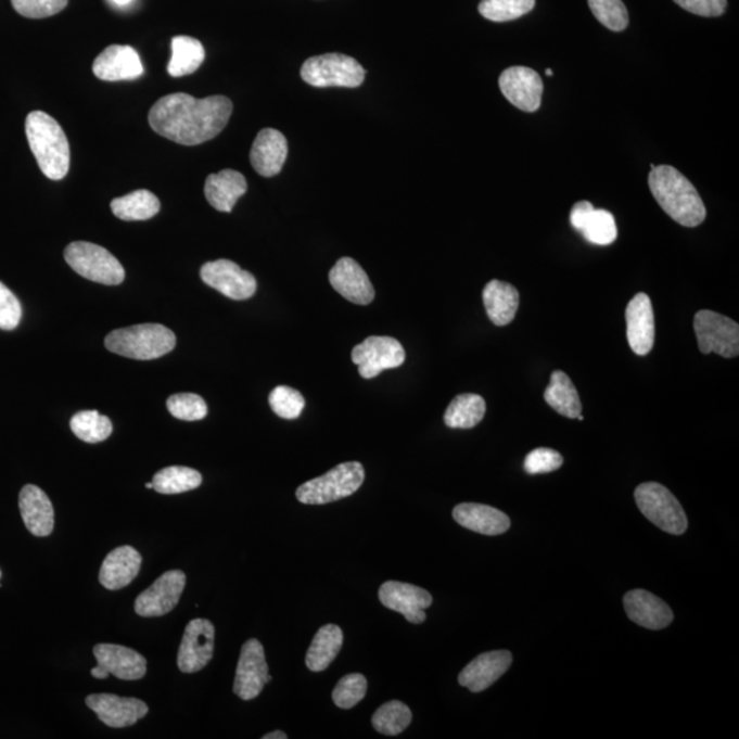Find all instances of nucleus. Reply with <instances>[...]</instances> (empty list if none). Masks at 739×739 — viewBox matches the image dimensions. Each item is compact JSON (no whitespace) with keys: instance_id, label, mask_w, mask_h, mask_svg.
<instances>
[{"instance_id":"obj_47","label":"nucleus","mask_w":739,"mask_h":739,"mask_svg":"<svg viewBox=\"0 0 739 739\" xmlns=\"http://www.w3.org/2000/svg\"><path fill=\"white\" fill-rule=\"evenodd\" d=\"M674 2L701 17H721L727 8V0H674Z\"/></svg>"},{"instance_id":"obj_5","label":"nucleus","mask_w":739,"mask_h":739,"mask_svg":"<svg viewBox=\"0 0 739 739\" xmlns=\"http://www.w3.org/2000/svg\"><path fill=\"white\" fill-rule=\"evenodd\" d=\"M365 481V469L359 461L335 466L327 474L304 482L297 487L296 497L303 505L322 506L345 499L359 490Z\"/></svg>"},{"instance_id":"obj_35","label":"nucleus","mask_w":739,"mask_h":739,"mask_svg":"<svg viewBox=\"0 0 739 739\" xmlns=\"http://www.w3.org/2000/svg\"><path fill=\"white\" fill-rule=\"evenodd\" d=\"M202 474L199 471L183 468V466H170L158 471L152 479L154 490L161 495H178L202 485Z\"/></svg>"},{"instance_id":"obj_17","label":"nucleus","mask_w":739,"mask_h":739,"mask_svg":"<svg viewBox=\"0 0 739 739\" xmlns=\"http://www.w3.org/2000/svg\"><path fill=\"white\" fill-rule=\"evenodd\" d=\"M382 606L402 613L412 625L426 621V608L432 606L433 597L428 590L405 582L387 581L379 591Z\"/></svg>"},{"instance_id":"obj_37","label":"nucleus","mask_w":739,"mask_h":739,"mask_svg":"<svg viewBox=\"0 0 739 739\" xmlns=\"http://www.w3.org/2000/svg\"><path fill=\"white\" fill-rule=\"evenodd\" d=\"M412 721L410 708L402 701H390L377 710L373 726L377 731L385 736H397L406 730Z\"/></svg>"},{"instance_id":"obj_36","label":"nucleus","mask_w":739,"mask_h":739,"mask_svg":"<svg viewBox=\"0 0 739 739\" xmlns=\"http://www.w3.org/2000/svg\"><path fill=\"white\" fill-rule=\"evenodd\" d=\"M71 429L81 442L98 444L112 436L113 423L98 411H81L72 418Z\"/></svg>"},{"instance_id":"obj_38","label":"nucleus","mask_w":739,"mask_h":739,"mask_svg":"<svg viewBox=\"0 0 739 739\" xmlns=\"http://www.w3.org/2000/svg\"><path fill=\"white\" fill-rule=\"evenodd\" d=\"M536 7V0H482L479 12L493 23H507L523 17Z\"/></svg>"},{"instance_id":"obj_1","label":"nucleus","mask_w":739,"mask_h":739,"mask_svg":"<svg viewBox=\"0 0 739 739\" xmlns=\"http://www.w3.org/2000/svg\"><path fill=\"white\" fill-rule=\"evenodd\" d=\"M233 112L229 98L195 99L170 93L152 106L149 123L156 133L181 145H199L222 132Z\"/></svg>"},{"instance_id":"obj_27","label":"nucleus","mask_w":739,"mask_h":739,"mask_svg":"<svg viewBox=\"0 0 739 739\" xmlns=\"http://www.w3.org/2000/svg\"><path fill=\"white\" fill-rule=\"evenodd\" d=\"M141 568V555L132 547L115 548L102 564L99 581L109 590H119L128 586Z\"/></svg>"},{"instance_id":"obj_13","label":"nucleus","mask_w":739,"mask_h":739,"mask_svg":"<svg viewBox=\"0 0 739 739\" xmlns=\"http://www.w3.org/2000/svg\"><path fill=\"white\" fill-rule=\"evenodd\" d=\"M98 665L91 670L97 679H107L109 675L123 680H138L146 673V660L133 649L114 644H98L93 647Z\"/></svg>"},{"instance_id":"obj_3","label":"nucleus","mask_w":739,"mask_h":739,"mask_svg":"<svg viewBox=\"0 0 739 739\" xmlns=\"http://www.w3.org/2000/svg\"><path fill=\"white\" fill-rule=\"evenodd\" d=\"M25 133L43 175L54 181L65 178L69 173L71 145L61 125L49 114L33 112L26 117Z\"/></svg>"},{"instance_id":"obj_32","label":"nucleus","mask_w":739,"mask_h":739,"mask_svg":"<svg viewBox=\"0 0 739 739\" xmlns=\"http://www.w3.org/2000/svg\"><path fill=\"white\" fill-rule=\"evenodd\" d=\"M206 51L198 39L190 36H176L171 40V58L167 73L171 77L192 75L202 66Z\"/></svg>"},{"instance_id":"obj_11","label":"nucleus","mask_w":739,"mask_h":739,"mask_svg":"<svg viewBox=\"0 0 739 739\" xmlns=\"http://www.w3.org/2000/svg\"><path fill=\"white\" fill-rule=\"evenodd\" d=\"M270 680L264 645L258 639H249L241 648L233 685L234 695L244 701L254 700Z\"/></svg>"},{"instance_id":"obj_39","label":"nucleus","mask_w":739,"mask_h":739,"mask_svg":"<svg viewBox=\"0 0 739 739\" xmlns=\"http://www.w3.org/2000/svg\"><path fill=\"white\" fill-rule=\"evenodd\" d=\"M584 238L591 244L610 245L617 238L615 218L607 209H594L581 229Z\"/></svg>"},{"instance_id":"obj_40","label":"nucleus","mask_w":739,"mask_h":739,"mask_svg":"<svg viewBox=\"0 0 739 739\" xmlns=\"http://www.w3.org/2000/svg\"><path fill=\"white\" fill-rule=\"evenodd\" d=\"M591 13L606 28L622 33L628 25V12L622 0H588Z\"/></svg>"},{"instance_id":"obj_7","label":"nucleus","mask_w":739,"mask_h":739,"mask_svg":"<svg viewBox=\"0 0 739 739\" xmlns=\"http://www.w3.org/2000/svg\"><path fill=\"white\" fill-rule=\"evenodd\" d=\"M65 259L77 275L99 284L119 285L125 279L123 265L101 245L76 241L66 246Z\"/></svg>"},{"instance_id":"obj_52","label":"nucleus","mask_w":739,"mask_h":739,"mask_svg":"<svg viewBox=\"0 0 739 739\" xmlns=\"http://www.w3.org/2000/svg\"><path fill=\"white\" fill-rule=\"evenodd\" d=\"M547 76H549V77H552V76H553L552 69H547Z\"/></svg>"},{"instance_id":"obj_18","label":"nucleus","mask_w":739,"mask_h":739,"mask_svg":"<svg viewBox=\"0 0 739 739\" xmlns=\"http://www.w3.org/2000/svg\"><path fill=\"white\" fill-rule=\"evenodd\" d=\"M86 702L89 710L95 712L104 725L113 728L133 726L149 714L145 702L132 697L91 695L87 697Z\"/></svg>"},{"instance_id":"obj_2","label":"nucleus","mask_w":739,"mask_h":739,"mask_svg":"<svg viewBox=\"0 0 739 739\" xmlns=\"http://www.w3.org/2000/svg\"><path fill=\"white\" fill-rule=\"evenodd\" d=\"M649 188L668 217L686 228L699 227L706 208L696 187L673 166H658L649 175Z\"/></svg>"},{"instance_id":"obj_50","label":"nucleus","mask_w":739,"mask_h":739,"mask_svg":"<svg viewBox=\"0 0 739 739\" xmlns=\"http://www.w3.org/2000/svg\"><path fill=\"white\" fill-rule=\"evenodd\" d=\"M112 2L118 4V7H127L132 0H112Z\"/></svg>"},{"instance_id":"obj_20","label":"nucleus","mask_w":739,"mask_h":739,"mask_svg":"<svg viewBox=\"0 0 739 739\" xmlns=\"http://www.w3.org/2000/svg\"><path fill=\"white\" fill-rule=\"evenodd\" d=\"M627 342L634 354L647 356L654 345V314L647 293H637L626 308Z\"/></svg>"},{"instance_id":"obj_34","label":"nucleus","mask_w":739,"mask_h":739,"mask_svg":"<svg viewBox=\"0 0 739 739\" xmlns=\"http://www.w3.org/2000/svg\"><path fill=\"white\" fill-rule=\"evenodd\" d=\"M486 403L475 393L456 396L444 413V422L450 429H473L484 419Z\"/></svg>"},{"instance_id":"obj_24","label":"nucleus","mask_w":739,"mask_h":739,"mask_svg":"<svg viewBox=\"0 0 739 739\" xmlns=\"http://www.w3.org/2000/svg\"><path fill=\"white\" fill-rule=\"evenodd\" d=\"M288 141L277 129H262L251 150L250 160L258 175L275 177L285 165Z\"/></svg>"},{"instance_id":"obj_15","label":"nucleus","mask_w":739,"mask_h":739,"mask_svg":"<svg viewBox=\"0 0 739 739\" xmlns=\"http://www.w3.org/2000/svg\"><path fill=\"white\" fill-rule=\"evenodd\" d=\"M215 628L207 620H193L183 632L180 649H178V668L186 674L198 673L213 659Z\"/></svg>"},{"instance_id":"obj_51","label":"nucleus","mask_w":739,"mask_h":739,"mask_svg":"<svg viewBox=\"0 0 739 739\" xmlns=\"http://www.w3.org/2000/svg\"><path fill=\"white\" fill-rule=\"evenodd\" d=\"M146 489H154V484L152 482H149V484H145Z\"/></svg>"},{"instance_id":"obj_53","label":"nucleus","mask_w":739,"mask_h":739,"mask_svg":"<svg viewBox=\"0 0 739 739\" xmlns=\"http://www.w3.org/2000/svg\"><path fill=\"white\" fill-rule=\"evenodd\" d=\"M0 576H2V573H0Z\"/></svg>"},{"instance_id":"obj_29","label":"nucleus","mask_w":739,"mask_h":739,"mask_svg":"<svg viewBox=\"0 0 739 739\" xmlns=\"http://www.w3.org/2000/svg\"><path fill=\"white\" fill-rule=\"evenodd\" d=\"M482 298L487 317L496 327H507L515 318L519 308V292L515 286L492 280L482 292Z\"/></svg>"},{"instance_id":"obj_12","label":"nucleus","mask_w":739,"mask_h":739,"mask_svg":"<svg viewBox=\"0 0 739 739\" xmlns=\"http://www.w3.org/2000/svg\"><path fill=\"white\" fill-rule=\"evenodd\" d=\"M201 279L232 301H246L256 292V280L250 271L241 269L234 262L218 259L202 266Z\"/></svg>"},{"instance_id":"obj_10","label":"nucleus","mask_w":739,"mask_h":739,"mask_svg":"<svg viewBox=\"0 0 739 739\" xmlns=\"http://www.w3.org/2000/svg\"><path fill=\"white\" fill-rule=\"evenodd\" d=\"M351 358L359 367L361 379L371 380L384 370L396 369L405 364L406 351L396 339L370 335L364 343L356 345Z\"/></svg>"},{"instance_id":"obj_46","label":"nucleus","mask_w":739,"mask_h":739,"mask_svg":"<svg viewBox=\"0 0 739 739\" xmlns=\"http://www.w3.org/2000/svg\"><path fill=\"white\" fill-rule=\"evenodd\" d=\"M23 317V307L14 293L0 282V329L14 330Z\"/></svg>"},{"instance_id":"obj_8","label":"nucleus","mask_w":739,"mask_h":739,"mask_svg":"<svg viewBox=\"0 0 739 739\" xmlns=\"http://www.w3.org/2000/svg\"><path fill=\"white\" fill-rule=\"evenodd\" d=\"M304 82L317 88L360 87L366 71L358 61L343 54H324L308 58L301 72Z\"/></svg>"},{"instance_id":"obj_16","label":"nucleus","mask_w":739,"mask_h":739,"mask_svg":"<svg viewBox=\"0 0 739 739\" xmlns=\"http://www.w3.org/2000/svg\"><path fill=\"white\" fill-rule=\"evenodd\" d=\"M499 86L507 101L522 112L534 113L541 106L544 82L531 67H508L501 73Z\"/></svg>"},{"instance_id":"obj_48","label":"nucleus","mask_w":739,"mask_h":739,"mask_svg":"<svg viewBox=\"0 0 739 739\" xmlns=\"http://www.w3.org/2000/svg\"><path fill=\"white\" fill-rule=\"evenodd\" d=\"M594 204L590 202L582 201L575 203V206L570 213V222L573 225V228L581 232L582 227H584L586 219H588L589 214L594 212Z\"/></svg>"},{"instance_id":"obj_44","label":"nucleus","mask_w":739,"mask_h":739,"mask_svg":"<svg viewBox=\"0 0 739 739\" xmlns=\"http://www.w3.org/2000/svg\"><path fill=\"white\" fill-rule=\"evenodd\" d=\"M15 12L26 18H47L61 13L67 0H12Z\"/></svg>"},{"instance_id":"obj_23","label":"nucleus","mask_w":739,"mask_h":739,"mask_svg":"<svg viewBox=\"0 0 739 739\" xmlns=\"http://www.w3.org/2000/svg\"><path fill=\"white\" fill-rule=\"evenodd\" d=\"M512 653L508 651H495L480 654L473 662L466 665L459 675V684L473 691H481L501 678L511 667Z\"/></svg>"},{"instance_id":"obj_9","label":"nucleus","mask_w":739,"mask_h":739,"mask_svg":"<svg viewBox=\"0 0 739 739\" xmlns=\"http://www.w3.org/2000/svg\"><path fill=\"white\" fill-rule=\"evenodd\" d=\"M695 332L701 354H717L723 358L739 355V324L732 319L710 310L695 317Z\"/></svg>"},{"instance_id":"obj_28","label":"nucleus","mask_w":739,"mask_h":739,"mask_svg":"<svg viewBox=\"0 0 739 739\" xmlns=\"http://www.w3.org/2000/svg\"><path fill=\"white\" fill-rule=\"evenodd\" d=\"M249 190L245 177L241 173L225 169L217 175H209L204 183V195L207 202L221 213L232 212L235 203Z\"/></svg>"},{"instance_id":"obj_33","label":"nucleus","mask_w":739,"mask_h":739,"mask_svg":"<svg viewBox=\"0 0 739 739\" xmlns=\"http://www.w3.org/2000/svg\"><path fill=\"white\" fill-rule=\"evenodd\" d=\"M161 202L154 193L139 190L123 198L114 199L112 212L123 221H146L160 213Z\"/></svg>"},{"instance_id":"obj_14","label":"nucleus","mask_w":739,"mask_h":739,"mask_svg":"<svg viewBox=\"0 0 739 739\" xmlns=\"http://www.w3.org/2000/svg\"><path fill=\"white\" fill-rule=\"evenodd\" d=\"M186 584L187 576L182 571H167L136 599V613L143 617L166 615L177 607Z\"/></svg>"},{"instance_id":"obj_19","label":"nucleus","mask_w":739,"mask_h":739,"mask_svg":"<svg viewBox=\"0 0 739 739\" xmlns=\"http://www.w3.org/2000/svg\"><path fill=\"white\" fill-rule=\"evenodd\" d=\"M329 281L334 291L351 303L367 306L374 301L375 291L369 276L353 258L339 259L329 272Z\"/></svg>"},{"instance_id":"obj_49","label":"nucleus","mask_w":739,"mask_h":739,"mask_svg":"<svg viewBox=\"0 0 739 739\" xmlns=\"http://www.w3.org/2000/svg\"><path fill=\"white\" fill-rule=\"evenodd\" d=\"M286 738L288 736L284 731H272L264 736V739H286Z\"/></svg>"},{"instance_id":"obj_42","label":"nucleus","mask_w":739,"mask_h":739,"mask_svg":"<svg viewBox=\"0 0 739 739\" xmlns=\"http://www.w3.org/2000/svg\"><path fill=\"white\" fill-rule=\"evenodd\" d=\"M271 410L282 419H296L302 416L306 400L302 393L290 386H277L269 396Z\"/></svg>"},{"instance_id":"obj_25","label":"nucleus","mask_w":739,"mask_h":739,"mask_svg":"<svg viewBox=\"0 0 739 739\" xmlns=\"http://www.w3.org/2000/svg\"><path fill=\"white\" fill-rule=\"evenodd\" d=\"M20 511L26 528L36 537L50 536L54 531V507L40 487L25 485L20 493Z\"/></svg>"},{"instance_id":"obj_43","label":"nucleus","mask_w":739,"mask_h":739,"mask_svg":"<svg viewBox=\"0 0 739 739\" xmlns=\"http://www.w3.org/2000/svg\"><path fill=\"white\" fill-rule=\"evenodd\" d=\"M367 679L361 674H349L340 679L333 690L334 704L342 710H351L365 699Z\"/></svg>"},{"instance_id":"obj_22","label":"nucleus","mask_w":739,"mask_h":739,"mask_svg":"<svg viewBox=\"0 0 739 739\" xmlns=\"http://www.w3.org/2000/svg\"><path fill=\"white\" fill-rule=\"evenodd\" d=\"M623 606H625L630 621L638 626L649 628V630H662V628L668 627L674 620V613L667 602L648 590L628 591L623 599Z\"/></svg>"},{"instance_id":"obj_21","label":"nucleus","mask_w":739,"mask_h":739,"mask_svg":"<svg viewBox=\"0 0 739 739\" xmlns=\"http://www.w3.org/2000/svg\"><path fill=\"white\" fill-rule=\"evenodd\" d=\"M93 75L103 81H129L143 75L138 51L130 46H110L93 62Z\"/></svg>"},{"instance_id":"obj_45","label":"nucleus","mask_w":739,"mask_h":739,"mask_svg":"<svg viewBox=\"0 0 739 739\" xmlns=\"http://www.w3.org/2000/svg\"><path fill=\"white\" fill-rule=\"evenodd\" d=\"M563 461V456L558 450L537 448L526 456L525 470L532 475L552 473L562 468Z\"/></svg>"},{"instance_id":"obj_6","label":"nucleus","mask_w":739,"mask_h":739,"mask_svg":"<svg viewBox=\"0 0 739 739\" xmlns=\"http://www.w3.org/2000/svg\"><path fill=\"white\" fill-rule=\"evenodd\" d=\"M639 511L663 532L680 536L688 531V517L667 487L658 482H645L634 492Z\"/></svg>"},{"instance_id":"obj_26","label":"nucleus","mask_w":739,"mask_h":739,"mask_svg":"<svg viewBox=\"0 0 739 739\" xmlns=\"http://www.w3.org/2000/svg\"><path fill=\"white\" fill-rule=\"evenodd\" d=\"M454 519L461 527L484 536H499L511 526L510 518L505 512L490 506L461 502L454 508Z\"/></svg>"},{"instance_id":"obj_31","label":"nucleus","mask_w":739,"mask_h":739,"mask_svg":"<svg viewBox=\"0 0 739 739\" xmlns=\"http://www.w3.org/2000/svg\"><path fill=\"white\" fill-rule=\"evenodd\" d=\"M545 402L555 411L565 418L575 419L581 416L582 405L578 391L573 381L563 371H553L550 375V384L544 393Z\"/></svg>"},{"instance_id":"obj_4","label":"nucleus","mask_w":739,"mask_h":739,"mask_svg":"<svg viewBox=\"0 0 739 739\" xmlns=\"http://www.w3.org/2000/svg\"><path fill=\"white\" fill-rule=\"evenodd\" d=\"M104 345L110 353L125 358L152 360L175 349L176 334L160 323L135 324L109 333Z\"/></svg>"},{"instance_id":"obj_30","label":"nucleus","mask_w":739,"mask_h":739,"mask_svg":"<svg viewBox=\"0 0 739 739\" xmlns=\"http://www.w3.org/2000/svg\"><path fill=\"white\" fill-rule=\"evenodd\" d=\"M344 642V634L342 628L335 625H324L319 628L316 636L313 638L310 648H308L306 664L307 668L314 673H321L333 663L337 658L340 649Z\"/></svg>"},{"instance_id":"obj_41","label":"nucleus","mask_w":739,"mask_h":739,"mask_svg":"<svg viewBox=\"0 0 739 739\" xmlns=\"http://www.w3.org/2000/svg\"><path fill=\"white\" fill-rule=\"evenodd\" d=\"M167 410L181 421H202L207 417L206 402L195 393H178L167 398Z\"/></svg>"}]
</instances>
